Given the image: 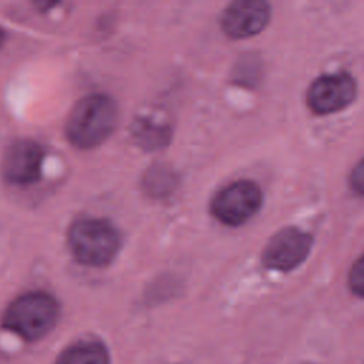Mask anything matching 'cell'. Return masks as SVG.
<instances>
[{
    "label": "cell",
    "instance_id": "cell-10",
    "mask_svg": "<svg viewBox=\"0 0 364 364\" xmlns=\"http://www.w3.org/2000/svg\"><path fill=\"white\" fill-rule=\"evenodd\" d=\"M348 286L355 296L364 297V255L351 266L348 273Z\"/></svg>",
    "mask_w": 364,
    "mask_h": 364
},
{
    "label": "cell",
    "instance_id": "cell-6",
    "mask_svg": "<svg viewBox=\"0 0 364 364\" xmlns=\"http://www.w3.org/2000/svg\"><path fill=\"white\" fill-rule=\"evenodd\" d=\"M357 94V84L348 73L321 75L307 91V105L316 114H331L350 105Z\"/></svg>",
    "mask_w": 364,
    "mask_h": 364
},
{
    "label": "cell",
    "instance_id": "cell-1",
    "mask_svg": "<svg viewBox=\"0 0 364 364\" xmlns=\"http://www.w3.org/2000/svg\"><path fill=\"white\" fill-rule=\"evenodd\" d=\"M117 121L118 109L108 95H87L73 107L68 115L67 138L80 149L95 148L112 134Z\"/></svg>",
    "mask_w": 364,
    "mask_h": 364
},
{
    "label": "cell",
    "instance_id": "cell-8",
    "mask_svg": "<svg viewBox=\"0 0 364 364\" xmlns=\"http://www.w3.org/2000/svg\"><path fill=\"white\" fill-rule=\"evenodd\" d=\"M270 6L262 0H237L226 7L220 27L230 38H246L260 33L269 23Z\"/></svg>",
    "mask_w": 364,
    "mask_h": 364
},
{
    "label": "cell",
    "instance_id": "cell-7",
    "mask_svg": "<svg viewBox=\"0 0 364 364\" xmlns=\"http://www.w3.org/2000/svg\"><path fill=\"white\" fill-rule=\"evenodd\" d=\"M44 161L43 148L31 139H20L11 144L1 164L3 176L13 185H30L38 181Z\"/></svg>",
    "mask_w": 364,
    "mask_h": 364
},
{
    "label": "cell",
    "instance_id": "cell-11",
    "mask_svg": "<svg viewBox=\"0 0 364 364\" xmlns=\"http://www.w3.org/2000/svg\"><path fill=\"white\" fill-rule=\"evenodd\" d=\"M350 185L354 192L364 195V158L353 168L350 175Z\"/></svg>",
    "mask_w": 364,
    "mask_h": 364
},
{
    "label": "cell",
    "instance_id": "cell-3",
    "mask_svg": "<svg viewBox=\"0 0 364 364\" xmlns=\"http://www.w3.org/2000/svg\"><path fill=\"white\" fill-rule=\"evenodd\" d=\"M68 247L77 262L91 267H102L114 260L121 236L117 228L105 219L84 218L74 222L67 235Z\"/></svg>",
    "mask_w": 364,
    "mask_h": 364
},
{
    "label": "cell",
    "instance_id": "cell-5",
    "mask_svg": "<svg viewBox=\"0 0 364 364\" xmlns=\"http://www.w3.org/2000/svg\"><path fill=\"white\" fill-rule=\"evenodd\" d=\"M313 239L297 228H284L274 233L262 252L263 266L289 272L297 267L310 253Z\"/></svg>",
    "mask_w": 364,
    "mask_h": 364
},
{
    "label": "cell",
    "instance_id": "cell-12",
    "mask_svg": "<svg viewBox=\"0 0 364 364\" xmlns=\"http://www.w3.org/2000/svg\"><path fill=\"white\" fill-rule=\"evenodd\" d=\"M3 41H4V33H3V30L0 28V47H1V44H3Z\"/></svg>",
    "mask_w": 364,
    "mask_h": 364
},
{
    "label": "cell",
    "instance_id": "cell-2",
    "mask_svg": "<svg viewBox=\"0 0 364 364\" xmlns=\"http://www.w3.org/2000/svg\"><path fill=\"white\" fill-rule=\"evenodd\" d=\"M60 317L58 301L48 293L31 291L14 299L3 316V327L33 343L46 337Z\"/></svg>",
    "mask_w": 364,
    "mask_h": 364
},
{
    "label": "cell",
    "instance_id": "cell-4",
    "mask_svg": "<svg viewBox=\"0 0 364 364\" xmlns=\"http://www.w3.org/2000/svg\"><path fill=\"white\" fill-rule=\"evenodd\" d=\"M263 195L252 181H236L219 191L212 202V215L225 225L239 226L247 222L262 206Z\"/></svg>",
    "mask_w": 364,
    "mask_h": 364
},
{
    "label": "cell",
    "instance_id": "cell-9",
    "mask_svg": "<svg viewBox=\"0 0 364 364\" xmlns=\"http://www.w3.org/2000/svg\"><path fill=\"white\" fill-rule=\"evenodd\" d=\"M55 364H109V353L98 340H82L63 350Z\"/></svg>",
    "mask_w": 364,
    "mask_h": 364
}]
</instances>
